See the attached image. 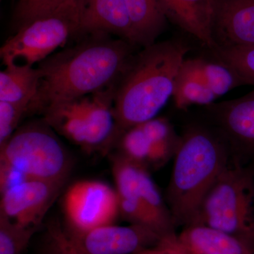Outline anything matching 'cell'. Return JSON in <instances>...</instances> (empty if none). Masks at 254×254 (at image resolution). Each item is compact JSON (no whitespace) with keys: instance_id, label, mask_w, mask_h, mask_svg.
I'll list each match as a JSON object with an SVG mask.
<instances>
[{"instance_id":"28","label":"cell","mask_w":254,"mask_h":254,"mask_svg":"<svg viewBox=\"0 0 254 254\" xmlns=\"http://www.w3.org/2000/svg\"><path fill=\"white\" fill-rule=\"evenodd\" d=\"M247 165H248L249 167H250L251 168V170H252V173H253L254 176V160H253V161L250 162V163L247 164Z\"/></svg>"},{"instance_id":"4","label":"cell","mask_w":254,"mask_h":254,"mask_svg":"<svg viewBox=\"0 0 254 254\" xmlns=\"http://www.w3.org/2000/svg\"><path fill=\"white\" fill-rule=\"evenodd\" d=\"M190 225H206L254 247V176L232 155Z\"/></svg>"},{"instance_id":"2","label":"cell","mask_w":254,"mask_h":254,"mask_svg":"<svg viewBox=\"0 0 254 254\" xmlns=\"http://www.w3.org/2000/svg\"><path fill=\"white\" fill-rule=\"evenodd\" d=\"M190 50L180 40L145 47L136 53L115 88L114 113L122 134L156 118L173 95L175 81Z\"/></svg>"},{"instance_id":"9","label":"cell","mask_w":254,"mask_h":254,"mask_svg":"<svg viewBox=\"0 0 254 254\" xmlns=\"http://www.w3.org/2000/svg\"><path fill=\"white\" fill-rule=\"evenodd\" d=\"M71 243L81 254H136L153 248L163 241L151 229L130 224H113L82 234L67 233Z\"/></svg>"},{"instance_id":"24","label":"cell","mask_w":254,"mask_h":254,"mask_svg":"<svg viewBox=\"0 0 254 254\" xmlns=\"http://www.w3.org/2000/svg\"><path fill=\"white\" fill-rule=\"evenodd\" d=\"M74 0H20L14 12L18 27L24 23L56 11Z\"/></svg>"},{"instance_id":"21","label":"cell","mask_w":254,"mask_h":254,"mask_svg":"<svg viewBox=\"0 0 254 254\" xmlns=\"http://www.w3.org/2000/svg\"><path fill=\"white\" fill-rule=\"evenodd\" d=\"M37 227L21 226L0 215V254H22Z\"/></svg>"},{"instance_id":"8","label":"cell","mask_w":254,"mask_h":254,"mask_svg":"<svg viewBox=\"0 0 254 254\" xmlns=\"http://www.w3.org/2000/svg\"><path fill=\"white\" fill-rule=\"evenodd\" d=\"M213 127L221 133L234 156L244 164L254 160V90L248 94L206 106Z\"/></svg>"},{"instance_id":"27","label":"cell","mask_w":254,"mask_h":254,"mask_svg":"<svg viewBox=\"0 0 254 254\" xmlns=\"http://www.w3.org/2000/svg\"><path fill=\"white\" fill-rule=\"evenodd\" d=\"M136 254H189L170 246L160 243L156 247L148 249Z\"/></svg>"},{"instance_id":"16","label":"cell","mask_w":254,"mask_h":254,"mask_svg":"<svg viewBox=\"0 0 254 254\" xmlns=\"http://www.w3.org/2000/svg\"><path fill=\"white\" fill-rule=\"evenodd\" d=\"M125 2L138 46L154 44L167 22L157 0H125Z\"/></svg>"},{"instance_id":"1","label":"cell","mask_w":254,"mask_h":254,"mask_svg":"<svg viewBox=\"0 0 254 254\" xmlns=\"http://www.w3.org/2000/svg\"><path fill=\"white\" fill-rule=\"evenodd\" d=\"M80 38L77 44L38 64L41 77L29 115L117 84L138 47L110 35Z\"/></svg>"},{"instance_id":"18","label":"cell","mask_w":254,"mask_h":254,"mask_svg":"<svg viewBox=\"0 0 254 254\" xmlns=\"http://www.w3.org/2000/svg\"><path fill=\"white\" fill-rule=\"evenodd\" d=\"M141 125L150 142L148 165L162 166L176 153L181 136L177 134L166 118H155Z\"/></svg>"},{"instance_id":"22","label":"cell","mask_w":254,"mask_h":254,"mask_svg":"<svg viewBox=\"0 0 254 254\" xmlns=\"http://www.w3.org/2000/svg\"><path fill=\"white\" fill-rule=\"evenodd\" d=\"M120 153L135 163L148 168L150 157V142L141 125H136L125 131L118 142Z\"/></svg>"},{"instance_id":"17","label":"cell","mask_w":254,"mask_h":254,"mask_svg":"<svg viewBox=\"0 0 254 254\" xmlns=\"http://www.w3.org/2000/svg\"><path fill=\"white\" fill-rule=\"evenodd\" d=\"M39 68L26 65L6 66L0 72V101L31 105L39 87Z\"/></svg>"},{"instance_id":"5","label":"cell","mask_w":254,"mask_h":254,"mask_svg":"<svg viewBox=\"0 0 254 254\" xmlns=\"http://www.w3.org/2000/svg\"><path fill=\"white\" fill-rule=\"evenodd\" d=\"M84 3L74 0L20 26L0 49L3 64L33 66L77 37Z\"/></svg>"},{"instance_id":"10","label":"cell","mask_w":254,"mask_h":254,"mask_svg":"<svg viewBox=\"0 0 254 254\" xmlns=\"http://www.w3.org/2000/svg\"><path fill=\"white\" fill-rule=\"evenodd\" d=\"M64 182L30 180L1 193L0 215L27 227H38Z\"/></svg>"},{"instance_id":"13","label":"cell","mask_w":254,"mask_h":254,"mask_svg":"<svg viewBox=\"0 0 254 254\" xmlns=\"http://www.w3.org/2000/svg\"><path fill=\"white\" fill-rule=\"evenodd\" d=\"M167 20L201 42L216 48L213 37L215 0H157Z\"/></svg>"},{"instance_id":"20","label":"cell","mask_w":254,"mask_h":254,"mask_svg":"<svg viewBox=\"0 0 254 254\" xmlns=\"http://www.w3.org/2000/svg\"><path fill=\"white\" fill-rule=\"evenodd\" d=\"M210 51L214 58L235 68L247 85L254 86V46H217Z\"/></svg>"},{"instance_id":"19","label":"cell","mask_w":254,"mask_h":254,"mask_svg":"<svg viewBox=\"0 0 254 254\" xmlns=\"http://www.w3.org/2000/svg\"><path fill=\"white\" fill-rule=\"evenodd\" d=\"M173 97L175 106L182 110L193 105L208 106L218 99L201 80L181 68L175 81Z\"/></svg>"},{"instance_id":"26","label":"cell","mask_w":254,"mask_h":254,"mask_svg":"<svg viewBox=\"0 0 254 254\" xmlns=\"http://www.w3.org/2000/svg\"><path fill=\"white\" fill-rule=\"evenodd\" d=\"M30 180L23 173L7 164L0 162V191L4 193L22 182Z\"/></svg>"},{"instance_id":"6","label":"cell","mask_w":254,"mask_h":254,"mask_svg":"<svg viewBox=\"0 0 254 254\" xmlns=\"http://www.w3.org/2000/svg\"><path fill=\"white\" fill-rule=\"evenodd\" d=\"M68 158L63 143L44 119L18 128L0 147V162L33 180L65 182L70 170Z\"/></svg>"},{"instance_id":"3","label":"cell","mask_w":254,"mask_h":254,"mask_svg":"<svg viewBox=\"0 0 254 254\" xmlns=\"http://www.w3.org/2000/svg\"><path fill=\"white\" fill-rule=\"evenodd\" d=\"M166 201L175 226H188L231 160L230 145L215 127L193 124L185 128L175 153Z\"/></svg>"},{"instance_id":"7","label":"cell","mask_w":254,"mask_h":254,"mask_svg":"<svg viewBox=\"0 0 254 254\" xmlns=\"http://www.w3.org/2000/svg\"><path fill=\"white\" fill-rule=\"evenodd\" d=\"M69 234H82L113 224L120 215L116 190L98 180H81L68 187L63 199Z\"/></svg>"},{"instance_id":"25","label":"cell","mask_w":254,"mask_h":254,"mask_svg":"<svg viewBox=\"0 0 254 254\" xmlns=\"http://www.w3.org/2000/svg\"><path fill=\"white\" fill-rule=\"evenodd\" d=\"M48 233L49 254H81L73 247L68 234L59 224L52 223Z\"/></svg>"},{"instance_id":"11","label":"cell","mask_w":254,"mask_h":254,"mask_svg":"<svg viewBox=\"0 0 254 254\" xmlns=\"http://www.w3.org/2000/svg\"><path fill=\"white\" fill-rule=\"evenodd\" d=\"M213 31L218 46H254V0H215Z\"/></svg>"},{"instance_id":"14","label":"cell","mask_w":254,"mask_h":254,"mask_svg":"<svg viewBox=\"0 0 254 254\" xmlns=\"http://www.w3.org/2000/svg\"><path fill=\"white\" fill-rule=\"evenodd\" d=\"M189 254H254V247L206 225L183 227L173 243L160 242Z\"/></svg>"},{"instance_id":"12","label":"cell","mask_w":254,"mask_h":254,"mask_svg":"<svg viewBox=\"0 0 254 254\" xmlns=\"http://www.w3.org/2000/svg\"><path fill=\"white\" fill-rule=\"evenodd\" d=\"M115 35L138 46L125 0H85L77 37Z\"/></svg>"},{"instance_id":"23","label":"cell","mask_w":254,"mask_h":254,"mask_svg":"<svg viewBox=\"0 0 254 254\" xmlns=\"http://www.w3.org/2000/svg\"><path fill=\"white\" fill-rule=\"evenodd\" d=\"M30 104L0 101V147L17 130L20 122L29 115Z\"/></svg>"},{"instance_id":"15","label":"cell","mask_w":254,"mask_h":254,"mask_svg":"<svg viewBox=\"0 0 254 254\" xmlns=\"http://www.w3.org/2000/svg\"><path fill=\"white\" fill-rule=\"evenodd\" d=\"M181 68L201 80L217 98L237 87L247 85L235 68L215 58H186Z\"/></svg>"}]
</instances>
